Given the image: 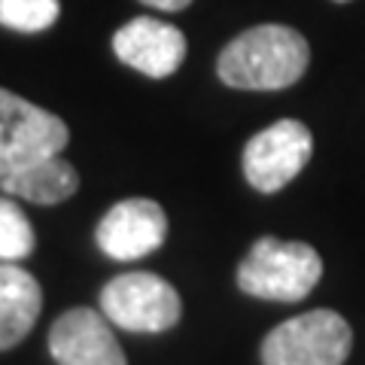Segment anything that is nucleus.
<instances>
[{"label": "nucleus", "mask_w": 365, "mask_h": 365, "mask_svg": "<svg viewBox=\"0 0 365 365\" xmlns=\"http://www.w3.org/2000/svg\"><path fill=\"white\" fill-rule=\"evenodd\" d=\"M311 61V46L287 25H256L220 52L216 73L225 86L277 91L299 83Z\"/></svg>", "instance_id": "f257e3e1"}, {"label": "nucleus", "mask_w": 365, "mask_h": 365, "mask_svg": "<svg viewBox=\"0 0 365 365\" xmlns=\"http://www.w3.org/2000/svg\"><path fill=\"white\" fill-rule=\"evenodd\" d=\"M323 277V259L311 244L259 237L237 268V287L253 299L302 302Z\"/></svg>", "instance_id": "f03ea898"}, {"label": "nucleus", "mask_w": 365, "mask_h": 365, "mask_svg": "<svg viewBox=\"0 0 365 365\" xmlns=\"http://www.w3.org/2000/svg\"><path fill=\"white\" fill-rule=\"evenodd\" d=\"M353 347L347 319L335 311H311L271 329L262 341V365H344Z\"/></svg>", "instance_id": "7ed1b4c3"}, {"label": "nucleus", "mask_w": 365, "mask_h": 365, "mask_svg": "<svg viewBox=\"0 0 365 365\" xmlns=\"http://www.w3.org/2000/svg\"><path fill=\"white\" fill-rule=\"evenodd\" d=\"M101 314L125 332H168L180 323L182 304L177 289L150 271H128L101 289Z\"/></svg>", "instance_id": "20e7f679"}, {"label": "nucleus", "mask_w": 365, "mask_h": 365, "mask_svg": "<svg viewBox=\"0 0 365 365\" xmlns=\"http://www.w3.org/2000/svg\"><path fill=\"white\" fill-rule=\"evenodd\" d=\"M71 131L61 116L0 88V180L37 158L58 155Z\"/></svg>", "instance_id": "39448f33"}, {"label": "nucleus", "mask_w": 365, "mask_h": 365, "mask_svg": "<svg viewBox=\"0 0 365 365\" xmlns=\"http://www.w3.org/2000/svg\"><path fill=\"white\" fill-rule=\"evenodd\" d=\"M311 153L314 134L307 131V125L299 119H280L250 137L241 158L244 177L256 192L274 195L302 174V168L311 162Z\"/></svg>", "instance_id": "423d86ee"}, {"label": "nucleus", "mask_w": 365, "mask_h": 365, "mask_svg": "<svg viewBox=\"0 0 365 365\" xmlns=\"http://www.w3.org/2000/svg\"><path fill=\"white\" fill-rule=\"evenodd\" d=\"M168 237V216L158 201L128 198L119 201L98 222L95 241L110 259L134 262L155 253Z\"/></svg>", "instance_id": "0eeeda50"}, {"label": "nucleus", "mask_w": 365, "mask_h": 365, "mask_svg": "<svg viewBox=\"0 0 365 365\" xmlns=\"http://www.w3.org/2000/svg\"><path fill=\"white\" fill-rule=\"evenodd\" d=\"M49 353L58 365H128L110 319L91 307H73L55 319Z\"/></svg>", "instance_id": "6e6552de"}, {"label": "nucleus", "mask_w": 365, "mask_h": 365, "mask_svg": "<svg viewBox=\"0 0 365 365\" xmlns=\"http://www.w3.org/2000/svg\"><path fill=\"white\" fill-rule=\"evenodd\" d=\"M113 52L122 64L134 67L137 73L165 79L177 73L182 58H186V37L168 21L140 16L113 34Z\"/></svg>", "instance_id": "1a4fd4ad"}, {"label": "nucleus", "mask_w": 365, "mask_h": 365, "mask_svg": "<svg viewBox=\"0 0 365 365\" xmlns=\"http://www.w3.org/2000/svg\"><path fill=\"white\" fill-rule=\"evenodd\" d=\"M43 307V289L34 274L16 262H0V350L31 335Z\"/></svg>", "instance_id": "9d476101"}, {"label": "nucleus", "mask_w": 365, "mask_h": 365, "mask_svg": "<svg viewBox=\"0 0 365 365\" xmlns=\"http://www.w3.org/2000/svg\"><path fill=\"white\" fill-rule=\"evenodd\" d=\"M0 189H4L6 195H19L31 204H61L71 195H76L79 174L58 153V155L37 158V162L6 174L0 180Z\"/></svg>", "instance_id": "9b49d317"}, {"label": "nucleus", "mask_w": 365, "mask_h": 365, "mask_svg": "<svg viewBox=\"0 0 365 365\" xmlns=\"http://www.w3.org/2000/svg\"><path fill=\"white\" fill-rule=\"evenodd\" d=\"M61 16L58 0H0V25L21 34L52 28Z\"/></svg>", "instance_id": "f8f14e48"}, {"label": "nucleus", "mask_w": 365, "mask_h": 365, "mask_svg": "<svg viewBox=\"0 0 365 365\" xmlns=\"http://www.w3.org/2000/svg\"><path fill=\"white\" fill-rule=\"evenodd\" d=\"M34 228L13 198H0V262H19L34 253Z\"/></svg>", "instance_id": "ddd939ff"}, {"label": "nucleus", "mask_w": 365, "mask_h": 365, "mask_svg": "<svg viewBox=\"0 0 365 365\" xmlns=\"http://www.w3.org/2000/svg\"><path fill=\"white\" fill-rule=\"evenodd\" d=\"M146 6H155V9H165V13H177V9H186L192 0H143Z\"/></svg>", "instance_id": "4468645a"}, {"label": "nucleus", "mask_w": 365, "mask_h": 365, "mask_svg": "<svg viewBox=\"0 0 365 365\" xmlns=\"http://www.w3.org/2000/svg\"><path fill=\"white\" fill-rule=\"evenodd\" d=\"M338 4H350V0H338Z\"/></svg>", "instance_id": "2eb2a0df"}]
</instances>
